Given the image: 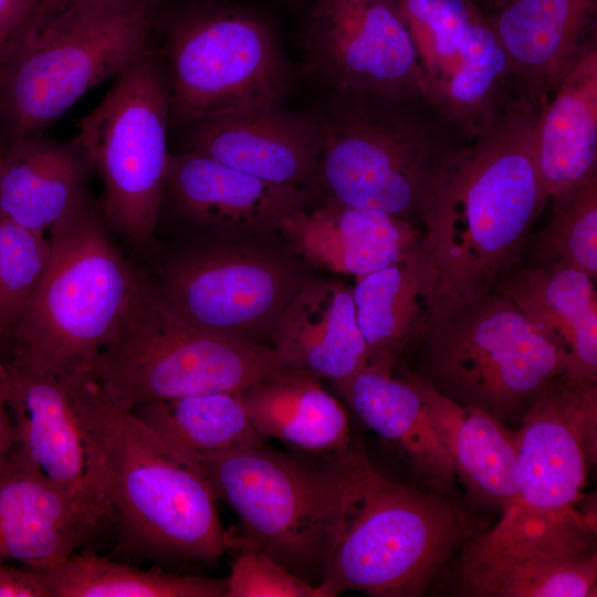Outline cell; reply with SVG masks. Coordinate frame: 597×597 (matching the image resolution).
<instances>
[{
  "instance_id": "1",
  "label": "cell",
  "mask_w": 597,
  "mask_h": 597,
  "mask_svg": "<svg viewBox=\"0 0 597 597\" xmlns=\"http://www.w3.org/2000/svg\"><path fill=\"white\" fill-rule=\"evenodd\" d=\"M537 114L516 100L441 167L421 224L438 296L478 298L520 266L531 227L548 199L534 160Z\"/></svg>"
},
{
  "instance_id": "2",
  "label": "cell",
  "mask_w": 597,
  "mask_h": 597,
  "mask_svg": "<svg viewBox=\"0 0 597 597\" xmlns=\"http://www.w3.org/2000/svg\"><path fill=\"white\" fill-rule=\"evenodd\" d=\"M66 377L83 433L87 481L116 531L118 552L216 562L233 548L234 535L221 524L200 465L114 406L87 371Z\"/></svg>"
},
{
  "instance_id": "3",
  "label": "cell",
  "mask_w": 597,
  "mask_h": 597,
  "mask_svg": "<svg viewBox=\"0 0 597 597\" xmlns=\"http://www.w3.org/2000/svg\"><path fill=\"white\" fill-rule=\"evenodd\" d=\"M315 114L323 200L420 227L441 167L465 142L457 130L426 98L327 95Z\"/></svg>"
},
{
  "instance_id": "4",
  "label": "cell",
  "mask_w": 597,
  "mask_h": 597,
  "mask_svg": "<svg viewBox=\"0 0 597 597\" xmlns=\"http://www.w3.org/2000/svg\"><path fill=\"white\" fill-rule=\"evenodd\" d=\"M48 234L46 268L2 354L48 374L87 371L144 277L118 249L93 200Z\"/></svg>"
},
{
  "instance_id": "5",
  "label": "cell",
  "mask_w": 597,
  "mask_h": 597,
  "mask_svg": "<svg viewBox=\"0 0 597 597\" xmlns=\"http://www.w3.org/2000/svg\"><path fill=\"white\" fill-rule=\"evenodd\" d=\"M449 498L389 480L364 451L317 584L322 597L348 590L373 597L422 596L473 537L469 516Z\"/></svg>"
},
{
  "instance_id": "6",
  "label": "cell",
  "mask_w": 597,
  "mask_h": 597,
  "mask_svg": "<svg viewBox=\"0 0 597 597\" xmlns=\"http://www.w3.org/2000/svg\"><path fill=\"white\" fill-rule=\"evenodd\" d=\"M158 0H83L30 25L0 70V139L43 129L149 45Z\"/></svg>"
},
{
  "instance_id": "7",
  "label": "cell",
  "mask_w": 597,
  "mask_h": 597,
  "mask_svg": "<svg viewBox=\"0 0 597 597\" xmlns=\"http://www.w3.org/2000/svg\"><path fill=\"white\" fill-rule=\"evenodd\" d=\"M363 452L352 442L328 454L325 464H311L263 443L209 455L199 465L217 500L241 521L243 534L235 543L258 548L317 585Z\"/></svg>"
},
{
  "instance_id": "8",
  "label": "cell",
  "mask_w": 597,
  "mask_h": 597,
  "mask_svg": "<svg viewBox=\"0 0 597 597\" xmlns=\"http://www.w3.org/2000/svg\"><path fill=\"white\" fill-rule=\"evenodd\" d=\"M421 335L422 378L503 423L520 421L567 366L564 347L498 290L472 300L438 296Z\"/></svg>"
},
{
  "instance_id": "9",
  "label": "cell",
  "mask_w": 597,
  "mask_h": 597,
  "mask_svg": "<svg viewBox=\"0 0 597 597\" xmlns=\"http://www.w3.org/2000/svg\"><path fill=\"white\" fill-rule=\"evenodd\" d=\"M284 369L273 349L199 328L143 279L87 374L117 408L206 392L240 394Z\"/></svg>"
},
{
  "instance_id": "10",
  "label": "cell",
  "mask_w": 597,
  "mask_h": 597,
  "mask_svg": "<svg viewBox=\"0 0 597 597\" xmlns=\"http://www.w3.org/2000/svg\"><path fill=\"white\" fill-rule=\"evenodd\" d=\"M181 125L284 106L295 70L272 22L235 3L176 13L161 51Z\"/></svg>"
},
{
  "instance_id": "11",
  "label": "cell",
  "mask_w": 597,
  "mask_h": 597,
  "mask_svg": "<svg viewBox=\"0 0 597 597\" xmlns=\"http://www.w3.org/2000/svg\"><path fill=\"white\" fill-rule=\"evenodd\" d=\"M170 119L164 55L148 46L78 121L71 140L102 179L98 208L108 228L138 249L151 243L164 202Z\"/></svg>"
},
{
  "instance_id": "12",
  "label": "cell",
  "mask_w": 597,
  "mask_h": 597,
  "mask_svg": "<svg viewBox=\"0 0 597 597\" xmlns=\"http://www.w3.org/2000/svg\"><path fill=\"white\" fill-rule=\"evenodd\" d=\"M416 46L425 97L464 139L519 98L506 54L473 0H391Z\"/></svg>"
},
{
  "instance_id": "13",
  "label": "cell",
  "mask_w": 597,
  "mask_h": 597,
  "mask_svg": "<svg viewBox=\"0 0 597 597\" xmlns=\"http://www.w3.org/2000/svg\"><path fill=\"white\" fill-rule=\"evenodd\" d=\"M239 240L214 238L184 250L153 286L192 325L263 344L308 279L287 256Z\"/></svg>"
},
{
  "instance_id": "14",
  "label": "cell",
  "mask_w": 597,
  "mask_h": 597,
  "mask_svg": "<svg viewBox=\"0 0 597 597\" xmlns=\"http://www.w3.org/2000/svg\"><path fill=\"white\" fill-rule=\"evenodd\" d=\"M303 72L327 95L426 98L416 46L391 0H312Z\"/></svg>"
},
{
  "instance_id": "15",
  "label": "cell",
  "mask_w": 597,
  "mask_h": 597,
  "mask_svg": "<svg viewBox=\"0 0 597 597\" xmlns=\"http://www.w3.org/2000/svg\"><path fill=\"white\" fill-rule=\"evenodd\" d=\"M513 431L517 493L507 507L562 513L577 507L597 454V385L554 379ZM506 507V509H507Z\"/></svg>"
},
{
  "instance_id": "16",
  "label": "cell",
  "mask_w": 597,
  "mask_h": 597,
  "mask_svg": "<svg viewBox=\"0 0 597 597\" xmlns=\"http://www.w3.org/2000/svg\"><path fill=\"white\" fill-rule=\"evenodd\" d=\"M310 189L276 185L202 154H170L164 200L185 223L214 238H248L280 229L313 206Z\"/></svg>"
},
{
  "instance_id": "17",
  "label": "cell",
  "mask_w": 597,
  "mask_h": 597,
  "mask_svg": "<svg viewBox=\"0 0 597 597\" xmlns=\"http://www.w3.org/2000/svg\"><path fill=\"white\" fill-rule=\"evenodd\" d=\"M107 526L102 510L67 494L19 444L0 465V563L64 559Z\"/></svg>"
},
{
  "instance_id": "18",
  "label": "cell",
  "mask_w": 597,
  "mask_h": 597,
  "mask_svg": "<svg viewBox=\"0 0 597 597\" xmlns=\"http://www.w3.org/2000/svg\"><path fill=\"white\" fill-rule=\"evenodd\" d=\"M192 150L260 179L317 189L322 132L317 115L284 106L186 125ZM321 197V196H320Z\"/></svg>"
},
{
  "instance_id": "19",
  "label": "cell",
  "mask_w": 597,
  "mask_h": 597,
  "mask_svg": "<svg viewBox=\"0 0 597 597\" xmlns=\"http://www.w3.org/2000/svg\"><path fill=\"white\" fill-rule=\"evenodd\" d=\"M488 15L519 97L537 112L597 44V0H507Z\"/></svg>"
},
{
  "instance_id": "20",
  "label": "cell",
  "mask_w": 597,
  "mask_h": 597,
  "mask_svg": "<svg viewBox=\"0 0 597 597\" xmlns=\"http://www.w3.org/2000/svg\"><path fill=\"white\" fill-rule=\"evenodd\" d=\"M0 356L21 449L67 494L107 515L87 481L84 439L66 375L39 371Z\"/></svg>"
},
{
  "instance_id": "21",
  "label": "cell",
  "mask_w": 597,
  "mask_h": 597,
  "mask_svg": "<svg viewBox=\"0 0 597 597\" xmlns=\"http://www.w3.org/2000/svg\"><path fill=\"white\" fill-rule=\"evenodd\" d=\"M279 231L307 264L356 280L397 262L423 240L417 224L328 199L289 214Z\"/></svg>"
},
{
  "instance_id": "22",
  "label": "cell",
  "mask_w": 597,
  "mask_h": 597,
  "mask_svg": "<svg viewBox=\"0 0 597 597\" xmlns=\"http://www.w3.org/2000/svg\"><path fill=\"white\" fill-rule=\"evenodd\" d=\"M284 369L344 384L368 365L352 287L338 280L308 279L270 335Z\"/></svg>"
},
{
  "instance_id": "23",
  "label": "cell",
  "mask_w": 597,
  "mask_h": 597,
  "mask_svg": "<svg viewBox=\"0 0 597 597\" xmlns=\"http://www.w3.org/2000/svg\"><path fill=\"white\" fill-rule=\"evenodd\" d=\"M91 171L72 142L42 133L15 139L0 151V216L48 234L92 200Z\"/></svg>"
},
{
  "instance_id": "24",
  "label": "cell",
  "mask_w": 597,
  "mask_h": 597,
  "mask_svg": "<svg viewBox=\"0 0 597 597\" xmlns=\"http://www.w3.org/2000/svg\"><path fill=\"white\" fill-rule=\"evenodd\" d=\"M395 364L368 363L337 386L360 420L394 444L432 491L450 496L457 475L411 375L397 378Z\"/></svg>"
},
{
  "instance_id": "25",
  "label": "cell",
  "mask_w": 597,
  "mask_h": 597,
  "mask_svg": "<svg viewBox=\"0 0 597 597\" xmlns=\"http://www.w3.org/2000/svg\"><path fill=\"white\" fill-rule=\"evenodd\" d=\"M595 280L561 265L517 266L499 286L540 332L564 347L563 378L597 385V295Z\"/></svg>"
},
{
  "instance_id": "26",
  "label": "cell",
  "mask_w": 597,
  "mask_h": 597,
  "mask_svg": "<svg viewBox=\"0 0 597 597\" xmlns=\"http://www.w3.org/2000/svg\"><path fill=\"white\" fill-rule=\"evenodd\" d=\"M468 498L503 512L517 493L513 431L488 412L462 406L410 374Z\"/></svg>"
},
{
  "instance_id": "27",
  "label": "cell",
  "mask_w": 597,
  "mask_h": 597,
  "mask_svg": "<svg viewBox=\"0 0 597 597\" xmlns=\"http://www.w3.org/2000/svg\"><path fill=\"white\" fill-rule=\"evenodd\" d=\"M533 151L547 198L597 172V44L575 63L538 112Z\"/></svg>"
},
{
  "instance_id": "28",
  "label": "cell",
  "mask_w": 597,
  "mask_h": 597,
  "mask_svg": "<svg viewBox=\"0 0 597 597\" xmlns=\"http://www.w3.org/2000/svg\"><path fill=\"white\" fill-rule=\"evenodd\" d=\"M352 295L368 363L395 364L405 346L423 332L438 297V274L423 242L397 262L358 279Z\"/></svg>"
},
{
  "instance_id": "29",
  "label": "cell",
  "mask_w": 597,
  "mask_h": 597,
  "mask_svg": "<svg viewBox=\"0 0 597 597\" xmlns=\"http://www.w3.org/2000/svg\"><path fill=\"white\" fill-rule=\"evenodd\" d=\"M282 369L239 394L255 430L312 453L334 454L352 444L348 417L318 381Z\"/></svg>"
},
{
  "instance_id": "30",
  "label": "cell",
  "mask_w": 597,
  "mask_h": 597,
  "mask_svg": "<svg viewBox=\"0 0 597 597\" xmlns=\"http://www.w3.org/2000/svg\"><path fill=\"white\" fill-rule=\"evenodd\" d=\"M596 530L593 505L553 514L507 507L492 530L463 546L458 587L515 562L595 549Z\"/></svg>"
},
{
  "instance_id": "31",
  "label": "cell",
  "mask_w": 597,
  "mask_h": 597,
  "mask_svg": "<svg viewBox=\"0 0 597 597\" xmlns=\"http://www.w3.org/2000/svg\"><path fill=\"white\" fill-rule=\"evenodd\" d=\"M130 413L163 444L198 463L217 453L263 444L239 394L206 392L149 401Z\"/></svg>"
},
{
  "instance_id": "32",
  "label": "cell",
  "mask_w": 597,
  "mask_h": 597,
  "mask_svg": "<svg viewBox=\"0 0 597 597\" xmlns=\"http://www.w3.org/2000/svg\"><path fill=\"white\" fill-rule=\"evenodd\" d=\"M32 568L45 578L51 597H226L227 593V578L139 569L93 552H75Z\"/></svg>"
},
{
  "instance_id": "33",
  "label": "cell",
  "mask_w": 597,
  "mask_h": 597,
  "mask_svg": "<svg viewBox=\"0 0 597 597\" xmlns=\"http://www.w3.org/2000/svg\"><path fill=\"white\" fill-rule=\"evenodd\" d=\"M596 548L520 561L478 577L458 588L475 597L596 596Z\"/></svg>"
},
{
  "instance_id": "34",
  "label": "cell",
  "mask_w": 597,
  "mask_h": 597,
  "mask_svg": "<svg viewBox=\"0 0 597 597\" xmlns=\"http://www.w3.org/2000/svg\"><path fill=\"white\" fill-rule=\"evenodd\" d=\"M551 222L528 238L533 264L561 265L597 279V172L555 197Z\"/></svg>"
},
{
  "instance_id": "35",
  "label": "cell",
  "mask_w": 597,
  "mask_h": 597,
  "mask_svg": "<svg viewBox=\"0 0 597 597\" xmlns=\"http://www.w3.org/2000/svg\"><path fill=\"white\" fill-rule=\"evenodd\" d=\"M49 256L46 234L0 216V314L10 328L38 285Z\"/></svg>"
},
{
  "instance_id": "36",
  "label": "cell",
  "mask_w": 597,
  "mask_h": 597,
  "mask_svg": "<svg viewBox=\"0 0 597 597\" xmlns=\"http://www.w3.org/2000/svg\"><path fill=\"white\" fill-rule=\"evenodd\" d=\"M233 548L239 552L227 578L226 597H322L317 585L258 548L240 543Z\"/></svg>"
},
{
  "instance_id": "37",
  "label": "cell",
  "mask_w": 597,
  "mask_h": 597,
  "mask_svg": "<svg viewBox=\"0 0 597 597\" xmlns=\"http://www.w3.org/2000/svg\"><path fill=\"white\" fill-rule=\"evenodd\" d=\"M42 0H0V46L20 42Z\"/></svg>"
},
{
  "instance_id": "38",
  "label": "cell",
  "mask_w": 597,
  "mask_h": 597,
  "mask_svg": "<svg viewBox=\"0 0 597 597\" xmlns=\"http://www.w3.org/2000/svg\"><path fill=\"white\" fill-rule=\"evenodd\" d=\"M0 597H51L43 575L32 567L0 563Z\"/></svg>"
},
{
  "instance_id": "39",
  "label": "cell",
  "mask_w": 597,
  "mask_h": 597,
  "mask_svg": "<svg viewBox=\"0 0 597 597\" xmlns=\"http://www.w3.org/2000/svg\"><path fill=\"white\" fill-rule=\"evenodd\" d=\"M18 444L19 440L17 430L7 404L2 362L0 356V465Z\"/></svg>"
},
{
  "instance_id": "40",
  "label": "cell",
  "mask_w": 597,
  "mask_h": 597,
  "mask_svg": "<svg viewBox=\"0 0 597 597\" xmlns=\"http://www.w3.org/2000/svg\"><path fill=\"white\" fill-rule=\"evenodd\" d=\"M83 0H42L39 11L31 25L40 24L56 15L67 7Z\"/></svg>"
},
{
  "instance_id": "41",
  "label": "cell",
  "mask_w": 597,
  "mask_h": 597,
  "mask_svg": "<svg viewBox=\"0 0 597 597\" xmlns=\"http://www.w3.org/2000/svg\"><path fill=\"white\" fill-rule=\"evenodd\" d=\"M10 326L7 324L2 315L0 314V352L6 346L10 335Z\"/></svg>"
},
{
  "instance_id": "42",
  "label": "cell",
  "mask_w": 597,
  "mask_h": 597,
  "mask_svg": "<svg viewBox=\"0 0 597 597\" xmlns=\"http://www.w3.org/2000/svg\"><path fill=\"white\" fill-rule=\"evenodd\" d=\"M479 7H486L491 13L501 8L507 0H473Z\"/></svg>"
},
{
  "instance_id": "43",
  "label": "cell",
  "mask_w": 597,
  "mask_h": 597,
  "mask_svg": "<svg viewBox=\"0 0 597 597\" xmlns=\"http://www.w3.org/2000/svg\"><path fill=\"white\" fill-rule=\"evenodd\" d=\"M14 46H15L14 44L0 46V70H1V66L3 65L4 61L9 56V54L14 49Z\"/></svg>"
},
{
  "instance_id": "44",
  "label": "cell",
  "mask_w": 597,
  "mask_h": 597,
  "mask_svg": "<svg viewBox=\"0 0 597 597\" xmlns=\"http://www.w3.org/2000/svg\"><path fill=\"white\" fill-rule=\"evenodd\" d=\"M2 148H3V144L1 142V139H0V151H1Z\"/></svg>"
}]
</instances>
